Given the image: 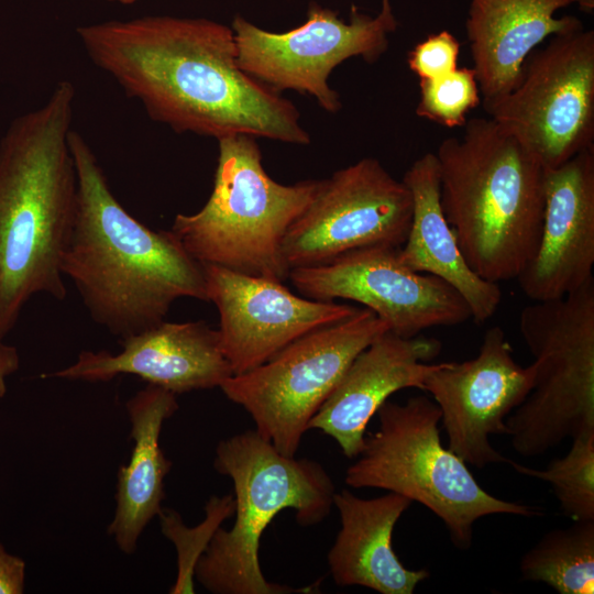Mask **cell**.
Returning a JSON list of instances; mask_svg holds the SVG:
<instances>
[{
	"mask_svg": "<svg viewBox=\"0 0 594 594\" xmlns=\"http://www.w3.org/2000/svg\"><path fill=\"white\" fill-rule=\"evenodd\" d=\"M90 61L177 133L235 134L307 145L297 108L238 63L231 26L204 18L148 15L79 26Z\"/></svg>",
	"mask_w": 594,
	"mask_h": 594,
	"instance_id": "obj_1",
	"label": "cell"
},
{
	"mask_svg": "<svg viewBox=\"0 0 594 594\" xmlns=\"http://www.w3.org/2000/svg\"><path fill=\"white\" fill-rule=\"evenodd\" d=\"M77 205L62 273L95 322L124 338L165 320L175 300L207 301L202 263L169 231H154L116 198L85 138L69 133Z\"/></svg>",
	"mask_w": 594,
	"mask_h": 594,
	"instance_id": "obj_2",
	"label": "cell"
},
{
	"mask_svg": "<svg viewBox=\"0 0 594 594\" xmlns=\"http://www.w3.org/2000/svg\"><path fill=\"white\" fill-rule=\"evenodd\" d=\"M76 90L58 81L0 141V339L36 294L66 297L62 258L77 205L69 148Z\"/></svg>",
	"mask_w": 594,
	"mask_h": 594,
	"instance_id": "obj_3",
	"label": "cell"
},
{
	"mask_svg": "<svg viewBox=\"0 0 594 594\" xmlns=\"http://www.w3.org/2000/svg\"><path fill=\"white\" fill-rule=\"evenodd\" d=\"M435 155L441 208L466 263L488 282L516 279L538 248L546 168L491 118L468 120Z\"/></svg>",
	"mask_w": 594,
	"mask_h": 594,
	"instance_id": "obj_4",
	"label": "cell"
},
{
	"mask_svg": "<svg viewBox=\"0 0 594 594\" xmlns=\"http://www.w3.org/2000/svg\"><path fill=\"white\" fill-rule=\"evenodd\" d=\"M215 469L233 482L234 522L221 527L198 560L195 578L215 594L308 593L270 582L263 575L258 549L264 530L285 509L301 526L322 521L331 510L334 484L326 469L311 459L287 457L256 430L221 440Z\"/></svg>",
	"mask_w": 594,
	"mask_h": 594,
	"instance_id": "obj_5",
	"label": "cell"
},
{
	"mask_svg": "<svg viewBox=\"0 0 594 594\" xmlns=\"http://www.w3.org/2000/svg\"><path fill=\"white\" fill-rule=\"evenodd\" d=\"M218 141L213 188L193 215H176L170 231L202 264L277 282L288 279L283 241L315 198L321 180L283 185L266 173L256 139Z\"/></svg>",
	"mask_w": 594,
	"mask_h": 594,
	"instance_id": "obj_6",
	"label": "cell"
},
{
	"mask_svg": "<svg viewBox=\"0 0 594 594\" xmlns=\"http://www.w3.org/2000/svg\"><path fill=\"white\" fill-rule=\"evenodd\" d=\"M376 414L378 429L365 436L362 451L346 470L350 487L385 490L424 505L462 550L471 547L474 524L482 517L540 515L535 507L490 494L468 463L441 444V413L429 397L417 395L404 404L386 400Z\"/></svg>",
	"mask_w": 594,
	"mask_h": 594,
	"instance_id": "obj_7",
	"label": "cell"
},
{
	"mask_svg": "<svg viewBox=\"0 0 594 594\" xmlns=\"http://www.w3.org/2000/svg\"><path fill=\"white\" fill-rule=\"evenodd\" d=\"M519 330L535 380L507 417L506 435L518 454L532 458L594 431V278L564 297L526 306Z\"/></svg>",
	"mask_w": 594,
	"mask_h": 594,
	"instance_id": "obj_8",
	"label": "cell"
},
{
	"mask_svg": "<svg viewBox=\"0 0 594 594\" xmlns=\"http://www.w3.org/2000/svg\"><path fill=\"white\" fill-rule=\"evenodd\" d=\"M389 331L372 310L315 329L263 364L229 377L223 394L246 410L256 432L296 457L308 424L355 358Z\"/></svg>",
	"mask_w": 594,
	"mask_h": 594,
	"instance_id": "obj_9",
	"label": "cell"
},
{
	"mask_svg": "<svg viewBox=\"0 0 594 594\" xmlns=\"http://www.w3.org/2000/svg\"><path fill=\"white\" fill-rule=\"evenodd\" d=\"M483 107L546 169L594 148V32L551 36L528 56L517 86Z\"/></svg>",
	"mask_w": 594,
	"mask_h": 594,
	"instance_id": "obj_10",
	"label": "cell"
},
{
	"mask_svg": "<svg viewBox=\"0 0 594 594\" xmlns=\"http://www.w3.org/2000/svg\"><path fill=\"white\" fill-rule=\"evenodd\" d=\"M397 22L392 8L376 16L354 6L349 21L336 11L311 3L306 21L287 32L258 28L242 15L233 18L240 68L268 88L309 95L327 112H338L339 94L328 82L331 72L351 57L376 62L388 48V35Z\"/></svg>",
	"mask_w": 594,
	"mask_h": 594,
	"instance_id": "obj_11",
	"label": "cell"
},
{
	"mask_svg": "<svg viewBox=\"0 0 594 594\" xmlns=\"http://www.w3.org/2000/svg\"><path fill=\"white\" fill-rule=\"evenodd\" d=\"M413 200L403 180L364 157L322 179L306 210L289 227L283 256L290 270L328 264L353 250L402 246Z\"/></svg>",
	"mask_w": 594,
	"mask_h": 594,
	"instance_id": "obj_12",
	"label": "cell"
},
{
	"mask_svg": "<svg viewBox=\"0 0 594 594\" xmlns=\"http://www.w3.org/2000/svg\"><path fill=\"white\" fill-rule=\"evenodd\" d=\"M399 248L353 250L324 265L293 268L288 278L306 298H342L365 306L402 338L470 319L462 296L444 280L407 267L399 258Z\"/></svg>",
	"mask_w": 594,
	"mask_h": 594,
	"instance_id": "obj_13",
	"label": "cell"
},
{
	"mask_svg": "<svg viewBox=\"0 0 594 594\" xmlns=\"http://www.w3.org/2000/svg\"><path fill=\"white\" fill-rule=\"evenodd\" d=\"M535 380L532 364L521 366L501 327L486 330L477 355L437 363L422 383L440 409L449 449L479 469L509 463L494 449L493 435H506L507 417L524 403Z\"/></svg>",
	"mask_w": 594,
	"mask_h": 594,
	"instance_id": "obj_14",
	"label": "cell"
},
{
	"mask_svg": "<svg viewBox=\"0 0 594 594\" xmlns=\"http://www.w3.org/2000/svg\"><path fill=\"white\" fill-rule=\"evenodd\" d=\"M202 265L207 301L219 311L220 346L233 375L263 364L297 338L359 310L297 296L282 282Z\"/></svg>",
	"mask_w": 594,
	"mask_h": 594,
	"instance_id": "obj_15",
	"label": "cell"
},
{
	"mask_svg": "<svg viewBox=\"0 0 594 594\" xmlns=\"http://www.w3.org/2000/svg\"><path fill=\"white\" fill-rule=\"evenodd\" d=\"M122 350L82 351L77 361L47 377L107 382L132 374L174 394L220 387L233 375L219 332L205 321L166 322L120 338Z\"/></svg>",
	"mask_w": 594,
	"mask_h": 594,
	"instance_id": "obj_16",
	"label": "cell"
},
{
	"mask_svg": "<svg viewBox=\"0 0 594 594\" xmlns=\"http://www.w3.org/2000/svg\"><path fill=\"white\" fill-rule=\"evenodd\" d=\"M594 148L544 172L540 239L516 278L532 301L558 299L593 279Z\"/></svg>",
	"mask_w": 594,
	"mask_h": 594,
	"instance_id": "obj_17",
	"label": "cell"
},
{
	"mask_svg": "<svg viewBox=\"0 0 594 594\" xmlns=\"http://www.w3.org/2000/svg\"><path fill=\"white\" fill-rule=\"evenodd\" d=\"M441 351L435 338H402L386 331L349 366L331 394L308 424L333 438L342 453L355 459L363 449L366 426L394 393L422 388Z\"/></svg>",
	"mask_w": 594,
	"mask_h": 594,
	"instance_id": "obj_18",
	"label": "cell"
},
{
	"mask_svg": "<svg viewBox=\"0 0 594 594\" xmlns=\"http://www.w3.org/2000/svg\"><path fill=\"white\" fill-rule=\"evenodd\" d=\"M573 0H470L466 34L483 102L509 94L522 66L547 37L583 29L571 15L554 13Z\"/></svg>",
	"mask_w": 594,
	"mask_h": 594,
	"instance_id": "obj_19",
	"label": "cell"
},
{
	"mask_svg": "<svg viewBox=\"0 0 594 594\" xmlns=\"http://www.w3.org/2000/svg\"><path fill=\"white\" fill-rule=\"evenodd\" d=\"M411 503L393 492L369 499L348 490L334 493L333 506L341 526L328 564L338 585H360L381 594H413L429 578L425 569L405 568L392 547L395 525Z\"/></svg>",
	"mask_w": 594,
	"mask_h": 594,
	"instance_id": "obj_20",
	"label": "cell"
},
{
	"mask_svg": "<svg viewBox=\"0 0 594 594\" xmlns=\"http://www.w3.org/2000/svg\"><path fill=\"white\" fill-rule=\"evenodd\" d=\"M413 200L411 221L399 248L400 261L410 270L433 275L452 286L468 304L476 323L491 319L502 300L497 283L479 276L466 263L440 202V180L435 153L416 160L402 179Z\"/></svg>",
	"mask_w": 594,
	"mask_h": 594,
	"instance_id": "obj_21",
	"label": "cell"
},
{
	"mask_svg": "<svg viewBox=\"0 0 594 594\" xmlns=\"http://www.w3.org/2000/svg\"><path fill=\"white\" fill-rule=\"evenodd\" d=\"M134 447L118 471L117 507L108 527L119 549L131 554L146 525L158 515L172 462L160 447L163 424L178 409L176 394L148 384L127 403Z\"/></svg>",
	"mask_w": 594,
	"mask_h": 594,
	"instance_id": "obj_22",
	"label": "cell"
},
{
	"mask_svg": "<svg viewBox=\"0 0 594 594\" xmlns=\"http://www.w3.org/2000/svg\"><path fill=\"white\" fill-rule=\"evenodd\" d=\"M525 580L560 594L594 593V520L574 521L546 534L520 561Z\"/></svg>",
	"mask_w": 594,
	"mask_h": 594,
	"instance_id": "obj_23",
	"label": "cell"
},
{
	"mask_svg": "<svg viewBox=\"0 0 594 594\" xmlns=\"http://www.w3.org/2000/svg\"><path fill=\"white\" fill-rule=\"evenodd\" d=\"M509 464L522 475L549 483L561 512L573 521L594 520V431L573 438L568 453L544 470L512 460Z\"/></svg>",
	"mask_w": 594,
	"mask_h": 594,
	"instance_id": "obj_24",
	"label": "cell"
},
{
	"mask_svg": "<svg viewBox=\"0 0 594 594\" xmlns=\"http://www.w3.org/2000/svg\"><path fill=\"white\" fill-rule=\"evenodd\" d=\"M233 494L211 496L206 504V517L196 527H187L174 509L162 508L158 513L163 535L177 551V578L172 594L194 593L195 568L208 548L213 535L224 519L233 516Z\"/></svg>",
	"mask_w": 594,
	"mask_h": 594,
	"instance_id": "obj_25",
	"label": "cell"
},
{
	"mask_svg": "<svg viewBox=\"0 0 594 594\" xmlns=\"http://www.w3.org/2000/svg\"><path fill=\"white\" fill-rule=\"evenodd\" d=\"M418 117L447 128L464 127L466 114L481 101L473 68H455L433 79H420Z\"/></svg>",
	"mask_w": 594,
	"mask_h": 594,
	"instance_id": "obj_26",
	"label": "cell"
},
{
	"mask_svg": "<svg viewBox=\"0 0 594 594\" xmlns=\"http://www.w3.org/2000/svg\"><path fill=\"white\" fill-rule=\"evenodd\" d=\"M460 44L448 31L429 35L408 55V65L419 79H433L458 68Z\"/></svg>",
	"mask_w": 594,
	"mask_h": 594,
	"instance_id": "obj_27",
	"label": "cell"
},
{
	"mask_svg": "<svg viewBox=\"0 0 594 594\" xmlns=\"http://www.w3.org/2000/svg\"><path fill=\"white\" fill-rule=\"evenodd\" d=\"M25 563L0 544V594H21L24 591Z\"/></svg>",
	"mask_w": 594,
	"mask_h": 594,
	"instance_id": "obj_28",
	"label": "cell"
},
{
	"mask_svg": "<svg viewBox=\"0 0 594 594\" xmlns=\"http://www.w3.org/2000/svg\"><path fill=\"white\" fill-rule=\"evenodd\" d=\"M19 363L16 349L0 339V397L7 392L6 378L19 369Z\"/></svg>",
	"mask_w": 594,
	"mask_h": 594,
	"instance_id": "obj_29",
	"label": "cell"
},
{
	"mask_svg": "<svg viewBox=\"0 0 594 594\" xmlns=\"http://www.w3.org/2000/svg\"><path fill=\"white\" fill-rule=\"evenodd\" d=\"M579 8L585 13H592L594 9V0H573Z\"/></svg>",
	"mask_w": 594,
	"mask_h": 594,
	"instance_id": "obj_30",
	"label": "cell"
},
{
	"mask_svg": "<svg viewBox=\"0 0 594 594\" xmlns=\"http://www.w3.org/2000/svg\"><path fill=\"white\" fill-rule=\"evenodd\" d=\"M107 1L117 2V3H121V4H132V3L143 1V0H107Z\"/></svg>",
	"mask_w": 594,
	"mask_h": 594,
	"instance_id": "obj_31",
	"label": "cell"
},
{
	"mask_svg": "<svg viewBox=\"0 0 594 594\" xmlns=\"http://www.w3.org/2000/svg\"><path fill=\"white\" fill-rule=\"evenodd\" d=\"M382 8H391L389 0H382Z\"/></svg>",
	"mask_w": 594,
	"mask_h": 594,
	"instance_id": "obj_32",
	"label": "cell"
}]
</instances>
